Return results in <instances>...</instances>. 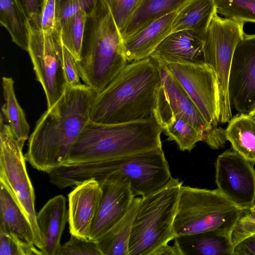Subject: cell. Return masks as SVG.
I'll return each mask as SVG.
<instances>
[{"mask_svg":"<svg viewBox=\"0 0 255 255\" xmlns=\"http://www.w3.org/2000/svg\"><path fill=\"white\" fill-rule=\"evenodd\" d=\"M97 96L85 84L67 86L58 101L42 114L29 136L24 155L33 168L49 173L63 165L90 121L91 108Z\"/></svg>","mask_w":255,"mask_h":255,"instance_id":"cell-1","label":"cell"},{"mask_svg":"<svg viewBox=\"0 0 255 255\" xmlns=\"http://www.w3.org/2000/svg\"><path fill=\"white\" fill-rule=\"evenodd\" d=\"M161 78L157 61L149 56L130 62L114 81L97 96L90 120L117 124L154 119Z\"/></svg>","mask_w":255,"mask_h":255,"instance_id":"cell-2","label":"cell"},{"mask_svg":"<svg viewBox=\"0 0 255 255\" xmlns=\"http://www.w3.org/2000/svg\"><path fill=\"white\" fill-rule=\"evenodd\" d=\"M127 180L135 196H145L166 184L172 177L162 147L109 160L62 165L49 173L50 182L60 189L111 175Z\"/></svg>","mask_w":255,"mask_h":255,"instance_id":"cell-3","label":"cell"},{"mask_svg":"<svg viewBox=\"0 0 255 255\" xmlns=\"http://www.w3.org/2000/svg\"><path fill=\"white\" fill-rule=\"evenodd\" d=\"M155 119L103 124L89 121L63 165L109 160L162 147Z\"/></svg>","mask_w":255,"mask_h":255,"instance_id":"cell-4","label":"cell"},{"mask_svg":"<svg viewBox=\"0 0 255 255\" xmlns=\"http://www.w3.org/2000/svg\"><path fill=\"white\" fill-rule=\"evenodd\" d=\"M76 61L81 79L97 95L128 64L121 33L105 0H98L87 15L80 57Z\"/></svg>","mask_w":255,"mask_h":255,"instance_id":"cell-5","label":"cell"},{"mask_svg":"<svg viewBox=\"0 0 255 255\" xmlns=\"http://www.w3.org/2000/svg\"><path fill=\"white\" fill-rule=\"evenodd\" d=\"M182 182L171 177L156 191L143 197L134 218L128 255H158L175 237L173 222Z\"/></svg>","mask_w":255,"mask_h":255,"instance_id":"cell-6","label":"cell"},{"mask_svg":"<svg viewBox=\"0 0 255 255\" xmlns=\"http://www.w3.org/2000/svg\"><path fill=\"white\" fill-rule=\"evenodd\" d=\"M246 210L218 189L181 187L173 228L175 237L211 230L230 233Z\"/></svg>","mask_w":255,"mask_h":255,"instance_id":"cell-7","label":"cell"},{"mask_svg":"<svg viewBox=\"0 0 255 255\" xmlns=\"http://www.w3.org/2000/svg\"><path fill=\"white\" fill-rule=\"evenodd\" d=\"M161 82L156 100L154 118L161 128L175 117L183 119L203 135V141L218 149L227 141L225 129L213 127L204 118L182 86L159 60Z\"/></svg>","mask_w":255,"mask_h":255,"instance_id":"cell-8","label":"cell"},{"mask_svg":"<svg viewBox=\"0 0 255 255\" xmlns=\"http://www.w3.org/2000/svg\"><path fill=\"white\" fill-rule=\"evenodd\" d=\"M0 114V183L3 185L25 215L31 226L35 246L40 251L41 236L36 220L35 194L25 164V158L9 125Z\"/></svg>","mask_w":255,"mask_h":255,"instance_id":"cell-9","label":"cell"},{"mask_svg":"<svg viewBox=\"0 0 255 255\" xmlns=\"http://www.w3.org/2000/svg\"><path fill=\"white\" fill-rule=\"evenodd\" d=\"M244 22L223 18L216 13L204 36V62L210 65L217 75L221 92L220 123L232 118L229 97L228 82L235 48L243 38Z\"/></svg>","mask_w":255,"mask_h":255,"instance_id":"cell-10","label":"cell"},{"mask_svg":"<svg viewBox=\"0 0 255 255\" xmlns=\"http://www.w3.org/2000/svg\"><path fill=\"white\" fill-rule=\"evenodd\" d=\"M27 51L37 80L45 92L47 108H50L62 97L67 88L60 28L55 27L44 32L30 27Z\"/></svg>","mask_w":255,"mask_h":255,"instance_id":"cell-11","label":"cell"},{"mask_svg":"<svg viewBox=\"0 0 255 255\" xmlns=\"http://www.w3.org/2000/svg\"><path fill=\"white\" fill-rule=\"evenodd\" d=\"M155 59L160 61L178 81L206 120L213 127H218L221 92L213 68L205 62Z\"/></svg>","mask_w":255,"mask_h":255,"instance_id":"cell-12","label":"cell"},{"mask_svg":"<svg viewBox=\"0 0 255 255\" xmlns=\"http://www.w3.org/2000/svg\"><path fill=\"white\" fill-rule=\"evenodd\" d=\"M217 189L240 208L248 210L255 204V169L234 150L222 153L215 163Z\"/></svg>","mask_w":255,"mask_h":255,"instance_id":"cell-13","label":"cell"},{"mask_svg":"<svg viewBox=\"0 0 255 255\" xmlns=\"http://www.w3.org/2000/svg\"><path fill=\"white\" fill-rule=\"evenodd\" d=\"M228 93L231 106L239 113L249 114L255 108V34L245 33L235 48Z\"/></svg>","mask_w":255,"mask_h":255,"instance_id":"cell-14","label":"cell"},{"mask_svg":"<svg viewBox=\"0 0 255 255\" xmlns=\"http://www.w3.org/2000/svg\"><path fill=\"white\" fill-rule=\"evenodd\" d=\"M100 182L102 195L89 237L95 241L125 216L135 197L129 182L120 176L111 175Z\"/></svg>","mask_w":255,"mask_h":255,"instance_id":"cell-15","label":"cell"},{"mask_svg":"<svg viewBox=\"0 0 255 255\" xmlns=\"http://www.w3.org/2000/svg\"><path fill=\"white\" fill-rule=\"evenodd\" d=\"M102 195L101 183L94 178L76 186L68 195L70 233L89 239Z\"/></svg>","mask_w":255,"mask_h":255,"instance_id":"cell-16","label":"cell"},{"mask_svg":"<svg viewBox=\"0 0 255 255\" xmlns=\"http://www.w3.org/2000/svg\"><path fill=\"white\" fill-rule=\"evenodd\" d=\"M36 220L42 240V255H57L68 221L65 197L59 195L48 200L36 214Z\"/></svg>","mask_w":255,"mask_h":255,"instance_id":"cell-17","label":"cell"},{"mask_svg":"<svg viewBox=\"0 0 255 255\" xmlns=\"http://www.w3.org/2000/svg\"><path fill=\"white\" fill-rule=\"evenodd\" d=\"M177 11L163 16L137 32L123 39L125 55L131 62L147 58L172 32V25Z\"/></svg>","mask_w":255,"mask_h":255,"instance_id":"cell-18","label":"cell"},{"mask_svg":"<svg viewBox=\"0 0 255 255\" xmlns=\"http://www.w3.org/2000/svg\"><path fill=\"white\" fill-rule=\"evenodd\" d=\"M204 36L191 30L172 32L150 56L161 60L204 62Z\"/></svg>","mask_w":255,"mask_h":255,"instance_id":"cell-19","label":"cell"},{"mask_svg":"<svg viewBox=\"0 0 255 255\" xmlns=\"http://www.w3.org/2000/svg\"><path fill=\"white\" fill-rule=\"evenodd\" d=\"M230 233L211 230L177 236L174 246L180 255H233Z\"/></svg>","mask_w":255,"mask_h":255,"instance_id":"cell-20","label":"cell"},{"mask_svg":"<svg viewBox=\"0 0 255 255\" xmlns=\"http://www.w3.org/2000/svg\"><path fill=\"white\" fill-rule=\"evenodd\" d=\"M0 189V228L26 244L35 245V237L29 221L1 183Z\"/></svg>","mask_w":255,"mask_h":255,"instance_id":"cell-21","label":"cell"},{"mask_svg":"<svg viewBox=\"0 0 255 255\" xmlns=\"http://www.w3.org/2000/svg\"><path fill=\"white\" fill-rule=\"evenodd\" d=\"M217 13L215 0H191L177 11L172 32L191 30L204 36Z\"/></svg>","mask_w":255,"mask_h":255,"instance_id":"cell-22","label":"cell"},{"mask_svg":"<svg viewBox=\"0 0 255 255\" xmlns=\"http://www.w3.org/2000/svg\"><path fill=\"white\" fill-rule=\"evenodd\" d=\"M191 0H141L124 30L123 39L153 21L178 11Z\"/></svg>","mask_w":255,"mask_h":255,"instance_id":"cell-23","label":"cell"},{"mask_svg":"<svg viewBox=\"0 0 255 255\" xmlns=\"http://www.w3.org/2000/svg\"><path fill=\"white\" fill-rule=\"evenodd\" d=\"M141 197H134L125 216L97 241L102 255H128L132 224Z\"/></svg>","mask_w":255,"mask_h":255,"instance_id":"cell-24","label":"cell"},{"mask_svg":"<svg viewBox=\"0 0 255 255\" xmlns=\"http://www.w3.org/2000/svg\"><path fill=\"white\" fill-rule=\"evenodd\" d=\"M225 132L233 150L255 162V120L249 114L239 113L230 120Z\"/></svg>","mask_w":255,"mask_h":255,"instance_id":"cell-25","label":"cell"},{"mask_svg":"<svg viewBox=\"0 0 255 255\" xmlns=\"http://www.w3.org/2000/svg\"><path fill=\"white\" fill-rule=\"evenodd\" d=\"M2 87L5 103L1 107V114L5 121L8 123L20 146L23 148L25 141L28 138L29 125L24 112L17 100L13 79L3 77Z\"/></svg>","mask_w":255,"mask_h":255,"instance_id":"cell-26","label":"cell"},{"mask_svg":"<svg viewBox=\"0 0 255 255\" xmlns=\"http://www.w3.org/2000/svg\"><path fill=\"white\" fill-rule=\"evenodd\" d=\"M0 22L9 32L12 41L27 51L30 35L29 21L15 0H0Z\"/></svg>","mask_w":255,"mask_h":255,"instance_id":"cell-27","label":"cell"},{"mask_svg":"<svg viewBox=\"0 0 255 255\" xmlns=\"http://www.w3.org/2000/svg\"><path fill=\"white\" fill-rule=\"evenodd\" d=\"M162 129L168 136L167 140L175 141L182 151L190 152L196 143L203 140L201 132L180 118L175 117Z\"/></svg>","mask_w":255,"mask_h":255,"instance_id":"cell-28","label":"cell"},{"mask_svg":"<svg viewBox=\"0 0 255 255\" xmlns=\"http://www.w3.org/2000/svg\"><path fill=\"white\" fill-rule=\"evenodd\" d=\"M87 13L80 10L69 18L60 27L62 44L76 58L80 59Z\"/></svg>","mask_w":255,"mask_h":255,"instance_id":"cell-29","label":"cell"},{"mask_svg":"<svg viewBox=\"0 0 255 255\" xmlns=\"http://www.w3.org/2000/svg\"><path fill=\"white\" fill-rule=\"evenodd\" d=\"M217 13L242 22L255 23V0H215Z\"/></svg>","mask_w":255,"mask_h":255,"instance_id":"cell-30","label":"cell"},{"mask_svg":"<svg viewBox=\"0 0 255 255\" xmlns=\"http://www.w3.org/2000/svg\"><path fill=\"white\" fill-rule=\"evenodd\" d=\"M98 0H55V27L60 28L80 10L87 14L94 8Z\"/></svg>","mask_w":255,"mask_h":255,"instance_id":"cell-31","label":"cell"},{"mask_svg":"<svg viewBox=\"0 0 255 255\" xmlns=\"http://www.w3.org/2000/svg\"><path fill=\"white\" fill-rule=\"evenodd\" d=\"M0 255H42L35 245L26 244L0 228Z\"/></svg>","mask_w":255,"mask_h":255,"instance_id":"cell-32","label":"cell"},{"mask_svg":"<svg viewBox=\"0 0 255 255\" xmlns=\"http://www.w3.org/2000/svg\"><path fill=\"white\" fill-rule=\"evenodd\" d=\"M120 31L122 33L128 22L136 10L141 0H105Z\"/></svg>","mask_w":255,"mask_h":255,"instance_id":"cell-33","label":"cell"},{"mask_svg":"<svg viewBox=\"0 0 255 255\" xmlns=\"http://www.w3.org/2000/svg\"><path fill=\"white\" fill-rule=\"evenodd\" d=\"M57 255H102L97 241L71 235L69 240L61 245Z\"/></svg>","mask_w":255,"mask_h":255,"instance_id":"cell-34","label":"cell"},{"mask_svg":"<svg viewBox=\"0 0 255 255\" xmlns=\"http://www.w3.org/2000/svg\"><path fill=\"white\" fill-rule=\"evenodd\" d=\"M255 234V211L246 210L239 218L230 232L234 247L244 239Z\"/></svg>","mask_w":255,"mask_h":255,"instance_id":"cell-35","label":"cell"},{"mask_svg":"<svg viewBox=\"0 0 255 255\" xmlns=\"http://www.w3.org/2000/svg\"><path fill=\"white\" fill-rule=\"evenodd\" d=\"M28 18L30 27L38 29L40 17L45 0H15Z\"/></svg>","mask_w":255,"mask_h":255,"instance_id":"cell-36","label":"cell"},{"mask_svg":"<svg viewBox=\"0 0 255 255\" xmlns=\"http://www.w3.org/2000/svg\"><path fill=\"white\" fill-rule=\"evenodd\" d=\"M63 65L67 86L77 87L82 85L76 59L64 46Z\"/></svg>","mask_w":255,"mask_h":255,"instance_id":"cell-37","label":"cell"},{"mask_svg":"<svg viewBox=\"0 0 255 255\" xmlns=\"http://www.w3.org/2000/svg\"><path fill=\"white\" fill-rule=\"evenodd\" d=\"M55 27V0H45L40 17L38 29L44 32L53 30Z\"/></svg>","mask_w":255,"mask_h":255,"instance_id":"cell-38","label":"cell"},{"mask_svg":"<svg viewBox=\"0 0 255 255\" xmlns=\"http://www.w3.org/2000/svg\"><path fill=\"white\" fill-rule=\"evenodd\" d=\"M233 255H255V234L237 244L234 247Z\"/></svg>","mask_w":255,"mask_h":255,"instance_id":"cell-39","label":"cell"},{"mask_svg":"<svg viewBox=\"0 0 255 255\" xmlns=\"http://www.w3.org/2000/svg\"><path fill=\"white\" fill-rule=\"evenodd\" d=\"M249 114L255 120V108Z\"/></svg>","mask_w":255,"mask_h":255,"instance_id":"cell-40","label":"cell"},{"mask_svg":"<svg viewBox=\"0 0 255 255\" xmlns=\"http://www.w3.org/2000/svg\"><path fill=\"white\" fill-rule=\"evenodd\" d=\"M251 211H255V204L253 206L252 208L250 209Z\"/></svg>","mask_w":255,"mask_h":255,"instance_id":"cell-41","label":"cell"}]
</instances>
